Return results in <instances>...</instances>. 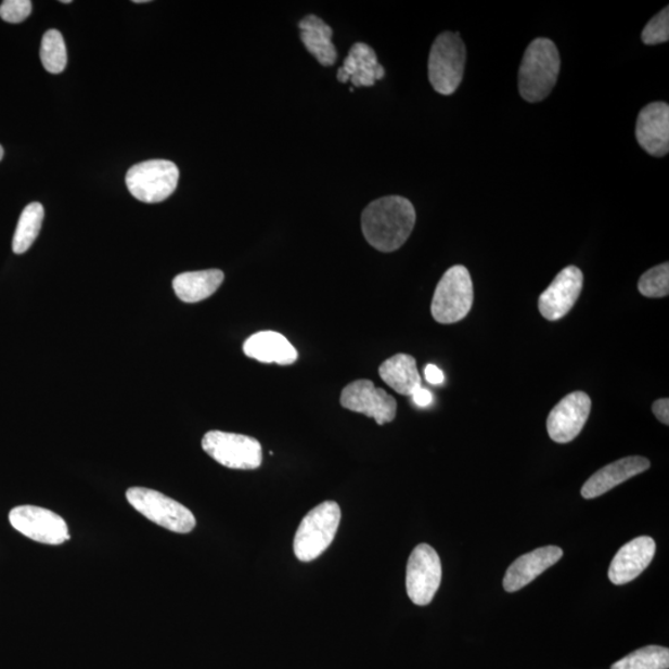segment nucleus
Segmentation results:
<instances>
[{
    "mask_svg": "<svg viewBox=\"0 0 669 669\" xmlns=\"http://www.w3.org/2000/svg\"><path fill=\"white\" fill-rule=\"evenodd\" d=\"M416 215L403 196H385L372 202L362 214V232L373 248L390 254L401 248L413 232Z\"/></svg>",
    "mask_w": 669,
    "mask_h": 669,
    "instance_id": "obj_1",
    "label": "nucleus"
},
{
    "mask_svg": "<svg viewBox=\"0 0 669 669\" xmlns=\"http://www.w3.org/2000/svg\"><path fill=\"white\" fill-rule=\"evenodd\" d=\"M561 56L555 43L545 38L531 42L525 52L518 73L520 95L527 102H541L549 98L557 83Z\"/></svg>",
    "mask_w": 669,
    "mask_h": 669,
    "instance_id": "obj_2",
    "label": "nucleus"
},
{
    "mask_svg": "<svg viewBox=\"0 0 669 669\" xmlns=\"http://www.w3.org/2000/svg\"><path fill=\"white\" fill-rule=\"evenodd\" d=\"M342 510L334 501L320 503L303 518L294 537V553L300 562L316 561L335 540Z\"/></svg>",
    "mask_w": 669,
    "mask_h": 669,
    "instance_id": "obj_3",
    "label": "nucleus"
},
{
    "mask_svg": "<svg viewBox=\"0 0 669 669\" xmlns=\"http://www.w3.org/2000/svg\"><path fill=\"white\" fill-rule=\"evenodd\" d=\"M474 285L466 267L448 269L437 285L432 301V316L439 324H455L471 312Z\"/></svg>",
    "mask_w": 669,
    "mask_h": 669,
    "instance_id": "obj_4",
    "label": "nucleus"
},
{
    "mask_svg": "<svg viewBox=\"0 0 669 669\" xmlns=\"http://www.w3.org/2000/svg\"><path fill=\"white\" fill-rule=\"evenodd\" d=\"M466 64L465 43L456 33H442L434 41L429 55V80L440 94H453L463 81Z\"/></svg>",
    "mask_w": 669,
    "mask_h": 669,
    "instance_id": "obj_5",
    "label": "nucleus"
},
{
    "mask_svg": "<svg viewBox=\"0 0 669 669\" xmlns=\"http://www.w3.org/2000/svg\"><path fill=\"white\" fill-rule=\"evenodd\" d=\"M126 494L128 502L139 514L168 531L190 533L196 526L193 512L158 491L132 488Z\"/></svg>",
    "mask_w": 669,
    "mask_h": 669,
    "instance_id": "obj_6",
    "label": "nucleus"
},
{
    "mask_svg": "<svg viewBox=\"0 0 669 669\" xmlns=\"http://www.w3.org/2000/svg\"><path fill=\"white\" fill-rule=\"evenodd\" d=\"M203 449L215 462L234 471H256L262 465L260 442L242 434L211 430L205 434Z\"/></svg>",
    "mask_w": 669,
    "mask_h": 669,
    "instance_id": "obj_7",
    "label": "nucleus"
},
{
    "mask_svg": "<svg viewBox=\"0 0 669 669\" xmlns=\"http://www.w3.org/2000/svg\"><path fill=\"white\" fill-rule=\"evenodd\" d=\"M179 169L169 160L139 163L127 172L129 193L144 204H158L177 190Z\"/></svg>",
    "mask_w": 669,
    "mask_h": 669,
    "instance_id": "obj_8",
    "label": "nucleus"
},
{
    "mask_svg": "<svg viewBox=\"0 0 669 669\" xmlns=\"http://www.w3.org/2000/svg\"><path fill=\"white\" fill-rule=\"evenodd\" d=\"M439 555L429 544L416 545L407 564L406 587L411 601L419 606L429 605L441 583Z\"/></svg>",
    "mask_w": 669,
    "mask_h": 669,
    "instance_id": "obj_9",
    "label": "nucleus"
},
{
    "mask_svg": "<svg viewBox=\"0 0 669 669\" xmlns=\"http://www.w3.org/2000/svg\"><path fill=\"white\" fill-rule=\"evenodd\" d=\"M11 525L35 542L59 545L69 540L68 528L55 512L38 506L15 507L9 514Z\"/></svg>",
    "mask_w": 669,
    "mask_h": 669,
    "instance_id": "obj_10",
    "label": "nucleus"
},
{
    "mask_svg": "<svg viewBox=\"0 0 669 669\" xmlns=\"http://www.w3.org/2000/svg\"><path fill=\"white\" fill-rule=\"evenodd\" d=\"M340 402L346 410L370 416L378 425L395 421L397 415L396 399L369 379L353 381L346 386Z\"/></svg>",
    "mask_w": 669,
    "mask_h": 669,
    "instance_id": "obj_11",
    "label": "nucleus"
},
{
    "mask_svg": "<svg viewBox=\"0 0 669 669\" xmlns=\"http://www.w3.org/2000/svg\"><path fill=\"white\" fill-rule=\"evenodd\" d=\"M592 411V399L584 393H572L555 406L546 420V429L553 441L567 445L575 440Z\"/></svg>",
    "mask_w": 669,
    "mask_h": 669,
    "instance_id": "obj_12",
    "label": "nucleus"
},
{
    "mask_svg": "<svg viewBox=\"0 0 669 669\" xmlns=\"http://www.w3.org/2000/svg\"><path fill=\"white\" fill-rule=\"evenodd\" d=\"M584 275L576 266L564 268L554 278L552 284L538 299V309L544 319L559 320L575 307L581 291H583Z\"/></svg>",
    "mask_w": 669,
    "mask_h": 669,
    "instance_id": "obj_13",
    "label": "nucleus"
},
{
    "mask_svg": "<svg viewBox=\"0 0 669 669\" xmlns=\"http://www.w3.org/2000/svg\"><path fill=\"white\" fill-rule=\"evenodd\" d=\"M654 538L642 536L625 544L615 555L609 568V579L615 586H625L635 580L654 561Z\"/></svg>",
    "mask_w": 669,
    "mask_h": 669,
    "instance_id": "obj_14",
    "label": "nucleus"
},
{
    "mask_svg": "<svg viewBox=\"0 0 669 669\" xmlns=\"http://www.w3.org/2000/svg\"><path fill=\"white\" fill-rule=\"evenodd\" d=\"M636 138L642 150L649 155L665 156L669 152V106L654 102L640 112Z\"/></svg>",
    "mask_w": 669,
    "mask_h": 669,
    "instance_id": "obj_15",
    "label": "nucleus"
},
{
    "mask_svg": "<svg viewBox=\"0 0 669 669\" xmlns=\"http://www.w3.org/2000/svg\"><path fill=\"white\" fill-rule=\"evenodd\" d=\"M563 557V550L559 546H542L533 552L524 554L511 564L503 578V589L507 593H515L527 587L540 577L542 572L554 566Z\"/></svg>",
    "mask_w": 669,
    "mask_h": 669,
    "instance_id": "obj_16",
    "label": "nucleus"
},
{
    "mask_svg": "<svg viewBox=\"0 0 669 669\" xmlns=\"http://www.w3.org/2000/svg\"><path fill=\"white\" fill-rule=\"evenodd\" d=\"M649 466V460L646 458L629 456L620 459L618 462L601 468V471L590 477L584 484L583 489H581V497L587 500L602 497V494L628 481L631 477L645 473Z\"/></svg>",
    "mask_w": 669,
    "mask_h": 669,
    "instance_id": "obj_17",
    "label": "nucleus"
},
{
    "mask_svg": "<svg viewBox=\"0 0 669 669\" xmlns=\"http://www.w3.org/2000/svg\"><path fill=\"white\" fill-rule=\"evenodd\" d=\"M385 75L386 69L378 63L375 50L363 42L355 43L344 65L337 69V80L351 81L355 87L375 86Z\"/></svg>",
    "mask_w": 669,
    "mask_h": 669,
    "instance_id": "obj_18",
    "label": "nucleus"
},
{
    "mask_svg": "<svg viewBox=\"0 0 669 669\" xmlns=\"http://www.w3.org/2000/svg\"><path fill=\"white\" fill-rule=\"evenodd\" d=\"M243 352L249 359L281 366H288L298 360V351L288 338L275 332H259L249 336L243 344Z\"/></svg>",
    "mask_w": 669,
    "mask_h": 669,
    "instance_id": "obj_19",
    "label": "nucleus"
},
{
    "mask_svg": "<svg viewBox=\"0 0 669 669\" xmlns=\"http://www.w3.org/2000/svg\"><path fill=\"white\" fill-rule=\"evenodd\" d=\"M300 39L304 47L314 56L320 65L333 66L337 51L333 43V29L317 15H308L299 23Z\"/></svg>",
    "mask_w": 669,
    "mask_h": 669,
    "instance_id": "obj_20",
    "label": "nucleus"
},
{
    "mask_svg": "<svg viewBox=\"0 0 669 669\" xmlns=\"http://www.w3.org/2000/svg\"><path fill=\"white\" fill-rule=\"evenodd\" d=\"M223 280L224 274L220 269L186 272L173 278L172 288L181 301L193 304L210 298Z\"/></svg>",
    "mask_w": 669,
    "mask_h": 669,
    "instance_id": "obj_21",
    "label": "nucleus"
},
{
    "mask_svg": "<svg viewBox=\"0 0 669 669\" xmlns=\"http://www.w3.org/2000/svg\"><path fill=\"white\" fill-rule=\"evenodd\" d=\"M379 377L402 396H411L422 387L416 361L411 355L397 353L379 366Z\"/></svg>",
    "mask_w": 669,
    "mask_h": 669,
    "instance_id": "obj_22",
    "label": "nucleus"
},
{
    "mask_svg": "<svg viewBox=\"0 0 669 669\" xmlns=\"http://www.w3.org/2000/svg\"><path fill=\"white\" fill-rule=\"evenodd\" d=\"M43 217L46 211L39 203H31L24 208L13 237L14 254L23 255L31 247L39 236Z\"/></svg>",
    "mask_w": 669,
    "mask_h": 669,
    "instance_id": "obj_23",
    "label": "nucleus"
},
{
    "mask_svg": "<svg viewBox=\"0 0 669 669\" xmlns=\"http://www.w3.org/2000/svg\"><path fill=\"white\" fill-rule=\"evenodd\" d=\"M40 59L43 68L50 74H61L67 65V50L63 35L51 29L43 34L40 49Z\"/></svg>",
    "mask_w": 669,
    "mask_h": 669,
    "instance_id": "obj_24",
    "label": "nucleus"
},
{
    "mask_svg": "<svg viewBox=\"0 0 669 669\" xmlns=\"http://www.w3.org/2000/svg\"><path fill=\"white\" fill-rule=\"evenodd\" d=\"M669 649L662 646L640 648L615 662L612 669H668Z\"/></svg>",
    "mask_w": 669,
    "mask_h": 669,
    "instance_id": "obj_25",
    "label": "nucleus"
},
{
    "mask_svg": "<svg viewBox=\"0 0 669 669\" xmlns=\"http://www.w3.org/2000/svg\"><path fill=\"white\" fill-rule=\"evenodd\" d=\"M639 291L646 298H665L669 294V265L662 263L642 274Z\"/></svg>",
    "mask_w": 669,
    "mask_h": 669,
    "instance_id": "obj_26",
    "label": "nucleus"
},
{
    "mask_svg": "<svg viewBox=\"0 0 669 669\" xmlns=\"http://www.w3.org/2000/svg\"><path fill=\"white\" fill-rule=\"evenodd\" d=\"M642 41L646 46H657L667 42L669 39V9H664L653 17L642 31Z\"/></svg>",
    "mask_w": 669,
    "mask_h": 669,
    "instance_id": "obj_27",
    "label": "nucleus"
},
{
    "mask_svg": "<svg viewBox=\"0 0 669 669\" xmlns=\"http://www.w3.org/2000/svg\"><path fill=\"white\" fill-rule=\"evenodd\" d=\"M30 0H5L0 5V17L7 23L20 24L31 13Z\"/></svg>",
    "mask_w": 669,
    "mask_h": 669,
    "instance_id": "obj_28",
    "label": "nucleus"
},
{
    "mask_svg": "<svg viewBox=\"0 0 669 669\" xmlns=\"http://www.w3.org/2000/svg\"><path fill=\"white\" fill-rule=\"evenodd\" d=\"M425 379L429 382L430 385L439 386L442 382L446 381L445 372H442L436 364H428L424 370Z\"/></svg>",
    "mask_w": 669,
    "mask_h": 669,
    "instance_id": "obj_29",
    "label": "nucleus"
},
{
    "mask_svg": "<svg viewBox=\"0 0 669 669\" xmlns=\"http://www.w3.org/2000/svg\"><path fill=\"white\" fill-rule=\"evenodd\" d=\"M654 414L657 416V420L666 425L669 424V399L662 398L658 399L653 406Z\"/></svg>",
    "mask_w": 669,
    "mask_h": 669,
    "instance_id": "obj_30",
    "label": "nucleus"
},
{
    "mask_svg": "<svg viewBox=\"0 0 669 669\" xmlns=\"http://www.w3.org/2000/svg\"><path fill=\"white\" fill-rule=\"evenodd\" d=\"M412 398L415 406H419L421 408H427L433 403V395L427 388L421 387L416 389L415 393L412 395Z\"/></svg>",
    "mask_w": 669,
    "mask_h": 669,
    "instance_id": "obj_31",
    "label": "nucleus"
},
{
    "mask_svg": "<svg viewBox=\"0 0 669 669\" xmlns=\"http://www.w3.org/2000/svg\"><path fill=\"white\" fill-rule=\"evenodd\" d=\"M3 156H4V150H3L2 145H0V160L3 159Z\"/></svg>",
    "mask_w": 669,
    "mask_h": 669,
    "instance_id": "obj_32",
    "label": "nucleus"
},
{
    "mask_svg": "<svg viewBox=\"0 0 669 669\" xmlns=\"http://www.w3.org/2000/svg\"><path fill=\"white\" fill-rule=\"evenodd\" d=\"M61 3L69 4V3H72V0H63V2H61Z\"/></svg>",
    "mask_w": 669,
    "mask_h": 669,
    "instance_id": "obj_33",
    "label": "nucleus"
}]
</instances>
